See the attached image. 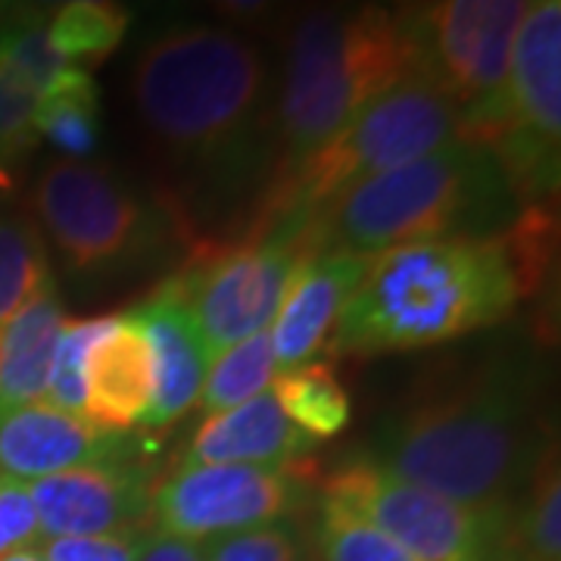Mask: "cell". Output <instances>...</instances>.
<instances>
[{
  "label": "cell",
  "instance_id": "9",
  "mask_svg": "<svg viewBox=\"0 0 561 561\" xmlns=\"http://www.w3.org/2000/svg\"><path fill=\"white\" fill-rule=\"evenodd\" d=\"M415 561H518L512 512H478L387 474L371 459L346 461L319 483Z\"/></svg>",
  "mask_w": 561,
  "mask_h": 561
},
{
  "label": "cell",
  "instance_id": "27",
  "mask_svg": "<svg viewBox=\"0 0 561 561\" xmlns=\"http://www.w3.org/2000/svg\"><path fill=\"white\" fill-rule=\"evenodd\" d=\"M119 316L110 319H79L62 324L54 365H50V381H47V397L54 409L81 415L84 419V362L91 356V350L110 334V328L116 324Z\"/></svg>",
  "mask_w": 561,
  "mask_h": 561
},
{
  "label": "cell",
  "instance_id": "30",
  "mask_svg": "<svg viewBox=\"0 0 561 561\" xmlns=\"http://www.w3.org/2000/svg\"><path fill=\"white\" fill-rule=\"evenodd\" d=\"M206 561H300V546L290 527L265 524L241 534L216 537L201 546Z\"/></svg>",
  "mask_w": 561,
  "mask_h": 561
},
{
  "label": "cell",
  "instance_id": "8",
  "mask_svg": "<svg viewBox=\"0 0 561 561\" xmlns=\"http://www.w3.org/2000/svg\"><path fill=\"white\" fill-rule=\"evenodd\" d=\"M316 253L321 243L312 219L297 216L256 225L241 243L197 253L172 280L201 328L209 359L268 331L294 275Z\"/></svg>",
  "mask_w": 561,
  "mask_h": 561
},
{
  "label": "cell",
  "instance_id": "1",
  "mask_svg": "<svg viewBox=\"0 0 561 561\" xmlns=\"http://www.w3.org/2000/svg\"><path fill=\"white\" fill-rule=\"evenodd\" d=\"M527 300L502 234L405 243L371 256L331 331V356L427 350L500 324Z\"/></svg>",
  "mask_w": 561,
  "mask_h": 561
},
{
  "label": "cell",
  "instance_id": "23",
  "mask_svg": "<svg viewBox=\"0 0 561 561\" xmlns=\"http://www.w3.org/2000/svg\"><path fill=\"white\" fill-rule=\"evenodd\" d=\"M54 287L47 241L32 216H0V328Z\"/></svg>",
  "mask_w": 561,
  "mask_h": 561
},
{
  "label": "cell",
  "instance_id": "26",
  "mask_svg": "<svg viewBox=\"0 0 561 561\" xmlns=\"http://www.w3.org/2000/svg\"><path fill=\"white\" fill-rule=\"evenodd\" d=\"M316 559L319 561H415L378 527L350 512L346 505L321 500L316 518Z\"/></svg>",
  "mask_w": 561,
  "mask_h": 561
},
{
  "label": "cell",
  "instance_id": "10",
  "mask_svg": "<svg viewBox=\"0 0 561 561\" xmlns=\"http://www.w3.org/2000/svg\"><path fill=\"white\" fill-rule=\"evenodd\" d=\"M312 461L287 468L181 461L150 490V522L162 537L206 542L278 522L309 486Z\"/></svg>",
  "mask_w": 561,
  "mask_h": 561
},
{
  "label": "cell",
  "instance_id": "22",
  "mask_svg": "<svg viewBox=\"0 0 561 561\" xmlns=\"http://www.w3.org/2000/svg\"><path fill=\"white\" fill-rule=\"evenodd\" d=\"M131 13L110 0H72L47 22V38L69 66L91 69L103 62L125 38Z\"/></svg>",
  "mask_w": 561,
  "mask_h": 561
},
{
  "label": "cell",
  "instance_id": "28",
  "mask_svg": "<svg viewBox=\"0 0 561 561\" xmlns=\"http://www.w3.org/2000/svg\"><path fill=\"white\" fill-rule=\"evenodd\" d=\"M0 60L10 62L38 94H44L69 69V62L47 38V22L35 16H22L0 28Z\"/></svg>",
  "mask_w": 561,
  "mask_h": 561
},
{
  "label": "cell",
  "instance_id": "18",
  "mask_svg": "<svg viewBox=\"0 0 561 561\" xmlns=\"http://www.w3.org/2000/svg\"><path fill=\"white\" fill-rule=\"evenodd\" d=\"M316 446L300 427H294L280 412L272 390H265L231 412L206 415L197 434L191 437L187 459L191 465H260V468H287L306 461Z\"/></svg>",
  "mask_w": 561,
  "mask_h": 561
},
{
  "label": "cell",
  "instance_id": "17",
  "mask_svg": "<svg viewBox=\"0 0 561 561\" xmlns=\"http://www.w3.org/2000/svg\"><path fill=\"white\" fill-rule=\"evenodd\" d=\"M157 365L135 321L116 319L84 362V419L106 434H125L150 415Z\"/></svg>",
  "mask_w": 561,
  "mask_h": 561
},
{
  "label": "cell",
  "instance_id": "4",
  "mask_svg": "<svg viewBox=\"0 0 561 561\" xmlns=\"http://www.w3.org/2000/svg\"><path fill=\"white\" fill-rule=\"evenodd\" d=\"M512 197L493 153L456 138L421 160L353 184L321 206L312 228L321 250L378 256L405 243L481 238Z\"/></svg>",
  "mask_w": 561,
  "mask_h": 561
},
{
  "label": "cell",
  "instance_id": "13",
  "mask_svg": "<svg viewBox=\"0 0 561 561\" xmlns=\"http://www.w3.org/2000/svg\"><path fill=\"white\" fill-rule=\"evenodd\" d=\"M150 490V474L131 461L81 465L28 483L41 534L54 540L153 530Z\"/></svg>",
  "mask_w": 561,
  "mask_h": 561
},
{
  "label": "cell",
  "instance_id": "34",
  "mask_svg": "<svg viewBox=\"0 0 561 561\" xmlns=\"http://www.w3.org/2000/svg\"><path fill=\"white\" fill-rule=\"evenodd\" d=\"M0 561H47V556L41 549H16V552L0 556Z\"/></svg>",
  "mask_w": 561,
  "mask_h": 561
},
{
  "label": "cell",
  "instance_id": "19",
  "mask_svg": "<svg viewBox=\"0 0 561 561\" xmlns=\"http://www.w3.org/2000/svg\"><path fill=\"white\" fill-rule=\"evenodd\" d=\"M62 324L60 294L57 287H47L0 328V412L47 397Z\"/></svg>",
  "mask_w": 561,
  "mask_h": 561
},
{
  "label": "cell",
  "instance_id": "31",
  "mask_svg": "<svg viewBox=\"0 0 561 561\" xmlns=\"http://www.w3.org/2000/svg\"><path fill=\"white\" fill-rule=\"evenodd\" d=\"M150 537V530L116 537H62L47 542L41 552L47 561H140Z\"/></svg>",
  "mask_w": 561,
  "mask_h": 561
},
{
  "label": "cell",
  "instance_id": "2",
  "mask_svg": "<svg viewBox=\"0 0 561 561\" xmlns=\"http://www.w3.org/2000/svg\"><path fill=\"white\" fill-rule=\"evenodd\" d=\"M549 440L522 383L478 378L412 402L387 424L375 465L478 512H508Z\"/></svg>",
  "mask_w": 561,
  "mask_h": 561
},
{
  "label": "cell",
  "instance_id": "15",
  "mask_svg": "<svg viewBox=\"0 0 561 561\" xmlns=\"http://www.w3.org/2000/svg\"><path fill=\"white\" fill-rule=\"evenodd\" d=\"M368 256L346 250H321L294 275L268 334L278 368H300L331 337L337 316L368 272Z\"/></svg>",
  "mask_w": 561,
  "mask_h": 561
},
{
  "label": "cell",
  "instance_id": "21",
  "mask_svg": "<svg viewBox=\"0 0 561 561\" xmlns=\"http://www.w3.org/2000/svg\"><path fill=\"white\" fill-rule=\"evenodd\" d=\"M272 393L287 421L316 443L337 437L350 424V397L331 362H306L284 371Z\"/></svg>",
  "mask_w": 561,
  "mask_h": 561
},
{
  "label": "cell",
  "instance_id": "3",
  "mask_svg": "<svg viewBox=\"0 0 561 561\" xmlns=\"http://www.w3.org/2000/svg\"><path fill=\"white\" fill-rule=\"evenodd\" d=\"M421 72L415 10L321 7L297 20L278 101L280 172L309 160L397 81Z\"/></svg>",
  "mask_w": 561,
  "mask_h": 561
},
{
  "label": "cell",
  "instance_id": "7",
  "mask_svg": "<svg viewBox=\"0 0 561 561\" xmlns=\"http://www.w3.org/2000/svg\"><path fill=\"white\" fill-rule=\"evenodd\" d=\"M561 3H527L515 32L508 79L496 106L461 140L481 144L500 162L508 191L540 203L559 187Z\"/></svg>",
  "mask_w": 561,
  "mask_h": 561
},
{
  "label": "cell",
  "instance_id": "5",
  "mask_svg": "<svg viewBox=\"0 0 561 561\" xmlns=\"http://www.w3.org/2000/svg\"><path fill=\"white\" fill-rule=\"evenodd\" d=\"M265 94V60L225 28H179L147 44L131 69L140 122L181 160H225L243 140Z\"/></svg>",
  "mask_w": 561,
  "mask_h": 561
},
{
  "label": "cell",
  "instance_id": "29",
  "mask_svg": "<svg viewBox=\"0 0 561 561\" xmlns=\"http://www.w3.org/2000/svg\"><path fill=\"white\" fill-rule=\"evenodd\" d=\"M38 98V91L10 62L0 60V169L25 157L38 144V131H35Z\"/></svg>",
  "mask_w": 561,
  "mask_h": 561
},
{
  "label": "cell",
  "instance_id": "24",
  "mask_svg": "<svg viewBox=\"0 0 561 561\" xmlns=\"http://www.w3.org/2000/svg\"><path fill=\"white\" fill-rule=\"evenodd\" d=\"M275 371H278V362H275V350H272V334L262 331L256 337L238 343L213 359L197 402L206 415L231 412L253 397L265 393L275 381Z\"/></svg>",
  "mask_w": 561,
  "mask_h": 561
},
{
  "label": "cell",
  "instance_id": "11",
  "mask_svg": "<svg viewBox=\"0 0 561 561\" xmlns=\"http://www.w3.org/2000/svg\"><path fill=\"white\" fill-rule=\"evenodd\" d=\"M35 209L72 272L101 275L150 243V209L110 169L60 160L35 184Z\"/></svg>",
  "mask_w": 561,
  "mask_h": 561
},
{
  "label": "cell",
  "instance_id": "25",
  "mask_svg": "<svg viewBox=\"0 0 561 561\" xmlns=\"http://www.w3.org/2000/svg\"><path fill=\"white\" fill-rule=\"evenodd\" d=\"M515 552L518 561L561 559V478L556 443L546 446L527 481L524 512L515 522Z\"/></svg>",
  "mask_w": 561,
  "mask_h": 561
},
{
  "label": "cell",
  "instance_id": "6",
  "mask_svg": "<svg viewBox=\"0 0 561 561\" xmlns=\"http://www.w3.org/2000/svg\"><path fill=\"white\" fill-rule=\"evenodd\" d=\"M459 122L456 101L431 76L415 72L397 81L309 160L280 172L256 225L284 216L312 219L353 184L453 144L459 138Z\"/></svg>",
  "mask_w": 561,
  "mask_h": 561
},
{
  "label": "cell",
  "instance_id": "12",
  "mask_svg": "<svg viewBox=\"0 0 561 561\" xmlns=\"http://www.w3.org/2000/svg\"><path fill=\"white\" fill-rule=\"evenodd\" d=\"M524 13V0H446L415 7L421 72L459 106V138L478 128L500 101Z\"/></svg>",
  "mask_w": 561,
  "mask_h": 561
},
{
  "label": "cell",
  "instance_id": "32",
  "mask_svg": "<svg viewBox=\"0 0 561 561\" xmlns=\"http://www.w3.org/2000/svg\"><path fill=\"white\" fill-rule=\"evenodd\" d=\"M38 537V512L28 496V483L0 474V556L28 549Z\"/></svg>",
  "mask_w": 561,
  "mask_h": 561
},
{
  "label": "cell",
  "instance_id": "33",
  "mask_svg": "<svg viewBox=\"0 0 561 561\" xmlns=\"http://www.w3.org/2000/svg\"><path fill=\"white\" fill-rule=\"evenodd\" d=\"M140 561H206L197 542L179 540V537H150Z\"/></svg>",
  "mask_w": 561,
  "mask_h": 561
},
{
  "label": "cell",
  "instance_id": "14",
  "mask_svg": "<svg viewBox=\"0 0 561 561\" xmlns=\"http://www.w3.org/2000/svg\"><path fill=\"white\" fill-rule=\"evenodd\" d=\"M125 434H106L81 415L32 402L0 412V474L10 478H50L81 465L116 461Z\"/></svg>",
  "mask_w": 561,
  "mask_h": 561
},
{
  "label": "cell",
  "instance_id": "20",
  "mask_svg": "<svg viewBox=\"0 0 561 561\" xmlns=\"http://www.w3.org/2000/svg\"><path fill=\"white\" fill-rule=\"evenodd\" d=\"M35 131L69 160H84L101 140V98L91 72L69 66L35 106Z\"/></svg>",
  "mask_w": 561,
  "mask_h": 561
},
{
  "label": "cell",
  "instance_id": "16",
  "mask_svg": "<svg viewBox=\"0 0 561 561\" xmlns=\"http://www.w3.org/2000/svg\"><path fill=\"white\" fill-rule=\"evenodd\" d=\"M125 319L138 324L144 341L150 343L157 365V393L144 424L165 427L201 400L206 371L213 365L209 350L203 343L201 328L191 316L187 302L181 300L175 280L160 284L157 294L138 302Z\"/></svg>",
  "mask_w": 561,
  "mask_h": 561
}]
</instances>
